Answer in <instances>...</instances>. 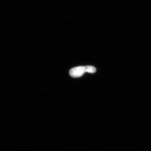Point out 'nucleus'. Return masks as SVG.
<instances>
[{
	"label": "nucleus",
	"mask_w": 151,
	"mask_h": 151,
	"mask_svg": "<svg viewBox=\"0 0 151 151\" xmlns=\"http://www.w3.org/2000/svg\"><path fill=\"white\" fill-rule=\"evenodd\" d=\"M85 72V66H78L70 69L69 74L73 78H78L83 76Z\"/></svg>",
	"instance_id": "obj_1"
},
{
	"label": "nucleus",
	"mask_w": 151,
	"mask_h": 151,
	"mask_svg": "<svg viewBox=\"0 0 151 151\" xmlns=\"http://www.w3.org/2000/svg\"><path fill=\"white\" fill-rule=\"evenodd\" d=\"M85 71L87 73H95L96 71V69L94 66H90V65H88V66H85Z\"/></svg>",
	"instance_id": "obj_2"
}]
</instances>
